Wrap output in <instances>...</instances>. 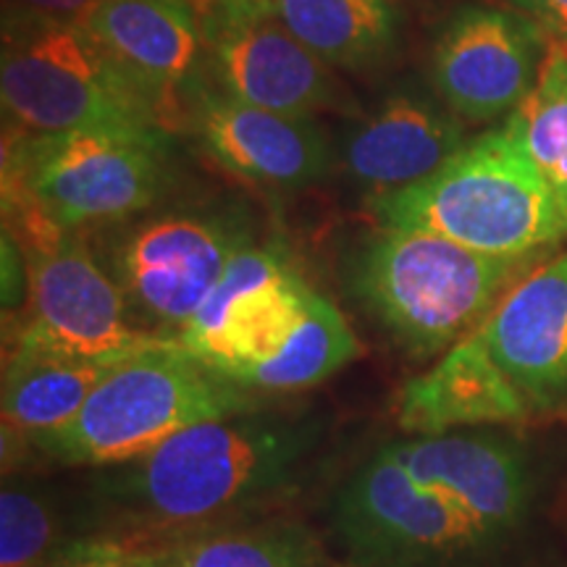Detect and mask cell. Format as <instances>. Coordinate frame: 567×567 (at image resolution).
Instances as JSON below:
<instances>
[{
  "mask_svg": "<svg viewBox=\"0 0 567 567\" xmlns=\"http://www.w3.org/2000/svg\"><path fill=\"white\" fill-rule=\"evenodd\" d=\"M250 413L189 425L105 478V492L161 526H200L281 494L313 452L316 431Z\"/></svg>",
  "mask_w": 567,
  "mask_h": 567,
  "instance_id": "obj_1",
  "label": "cell"
},
{
  "mask_svg": "<svg viewBox=\"0 0 567 567\" xmlns=\"http://www.w3.org/2000/svg\"><path fill=\"white\" fill-rule=\"evenodd\" d=\"M549 45L547 32L526 13L460 6L431 48V87L463 122H499L534 92Z\"/></svg>",
  "mask_w": 567,
  "mask_h": 567,
  "instance_id": "obj_11",
  "label": "cell"
},
{
  "mask_svg": "<svg viewBox=\"0 0 567 567\" xmlns=\"http://www.w3.org/2000/svg\"><path fill=\"white\" fill-rule=\"evenodd\" d=\"M247 392L161 337L118 360L63 429L30 442L69 465H126L189 425L250 413Z\"/></svg>",
  "mask_w": 567,
  "mask_h": 567,
  "instance_id": "obj_6",
  "label": "cell"
},
{
  "mask_svg": "<svg viewBox=\"0 0 567 567\" xmlns=\"http://www.w3.org/2000/svg\"><path fill=\"white\" fill-rule=\"evenodd\" d=\"M116 363L13 344L3 371V431L38 439L63 429Z\"/></svg>",
  "mask_w": 567,
  "mask_h": 567,
  "instance_id": "obj_20",
  "label": "cell"
},
{
  "mask_svg": "<svg viewBox=\"0 0 567 567\" xmlns=\"http://www.w3.org/2000/svg\"><path fill=\"white\" fill-rule=\"evenodd\" d=\"M368 205L381 226L439 234L492 258H536L567 239V208L505 126L473 137L415 187Z\"/></svg>",
  "mask_w": 567,
  "mask_h": 567,
  "instance_id": "obj_4",
  "label": "cell"
},
{
  "mask_svg": "<svg viewBox=\"0 0 567 567\" xmlns=\"http://www.w3.org/2000/svg\"><path fill=\"white\" fill-rule=\"evenodd\" d=\"M360 354V342L329 297L313 295L308 316L281 354L243 379L245 389L297 392L321 384Z\"/></svg>",
  "mask_w": 567,
  "mask_h": 567,
  "instance_id": "obj_21",
  "label": "cell"
},
{
  "mask_svg": "<svg viewBox=\"0 0 567 567\" xmlns=\"http://www.w3.org/2000/svg\"><path fill=\"white\" fill-rule=\"evenodd\" d=\"M337 528L365 563H413L478 542V530L410 476L386 446L354 473L337 499Z\"/></svg>",
  "mask_w": 567,
  "mask_h": 567,
  "instance_id": "obj_13",
  "label": "cell"
},
{
  "mask_svg": "<svg viewBox=\"0 0 567 567\" xmlns=\"http://www.w3.org/2000/svg\"><path fill=\"white\" fill-rule=\"evenodd\" d=\"M313 295L281 245L252 243L229 260L176 342L224 379L243 384L247 373L281 354Z\"/></svg>",
  "mask_w": 567,
  "mask_h": 567,
  "instance_id": "obj_9",
  "label": "cell"
},
{
  "mask_svg": "<svg viewBox=\"0 0 567 567\" xmlns=\"http://www.w3.org/2000/svg\"><path fill=\"white\" fill-rule=\"evenodd\" d=\"M515 11L534 19L551 42L567 48V0H509Z\"/></svg>",
  "mask_w": 567,
  "mask_h": 567,
  "instance_id": "obj_27",
  "label": "cell"
},
{
  "mask_svg": "<svg viewBox=\"0 0 567 567\" xmlns=\"http://www.w3.org/2000/svg\"><path fill=\"white\" fill-rule=\"evenodd\" d=\"M534 258H492L421 229L381 226L358 252L352 289L417 358L452 350L484 326Z\"/></svg>",
  "mask_w": 567,
  "mask_h": 567,
  "instance_id": "obj_5",
  "label": "cell"
},
{
  "mask_svg": "<svg viewBox=\"0 0 567 567\" xmlns=\"http://www.w3.org/2000/svg\"><path fill=\"white\" fill-rule=\"evenodd\" d=\"M205 38V76L258 109L316 118L354 113L339 71L310 53L252 0H189Z\"/></svg>",
  "mask_w": 567,
  "mask_h": 567,
  "instance_id": "obj_10",
  "label": "cell"
},
{
  "mask_svg": "<svg viewBox=\"0 0 567 567\" xmlns=\"http://www.w3.org/2000/svg\"><path fill=\"white\" fill-rule=\"evenodd\" d=\"M478 334L530 408L563 402L567 396V252L520 276Z\"/></svg>",
  "mask_w": 567,
  "mask_h": 567,
  "instance_id": "obj_15",
  "label": "cell"
},
{
  "mask_svg": "<svg viewBox=\"0 0 567 567\" xmlns=\"http://www.w3.org/2000/svg\"><path fill=\"white\" fill-rule=\"evenodd\" d=\"M80 24L179 111L205 74L203 27L189 0H95Z\"/></svg>",
  "mask_w": 567,
  "mask_h": 567,
  "instance_id": "obj_17",
  "label": "cell"
},
{
  "mask_svg": "<svg viewBox=\"0 0 567 567\" xmlns=\"http://www.w3.org/2000/svg\"><path fill=\"white\" fill-rule=\"evenodd\" d=\"M326 66L365 74L392 59L400 17L392 0H252Z\"/></svg>",
  "mask_w": 567,
  "mask_h": 567,
  "instance_id": "obj_19",
  "label": "cell"
},
{
  "mask_svg": "<svg viewBox=\"0 0 567 567\" xmlns=\"http://www.w3.org/2000/svg\"><path fill=\"white\" fill-rule=\"evenodd\" d=\"M467 142L465 122L436 90L410 82L347 126L337 161L360 189L381 197L434 176Z\"/></svg>",
  "mask_w": 567,
  "mask_h": 567,
  "instance_id": "obj_14",
  "label": "cell"
},
{
  "mask_svg": "<svg viewBox=\"0 0 567 567\" xmlns=\"http://www.w3.org/2000/svg\"><path fill=\"white\" fill-rule=\"evenodd\" d=\"M95 0H3V13L53 21H80Z\"/></svg>",
  "mask_w": 567,
  "mask_h": 567,
  "instance_id": "obj_26",
  "label": "cell"
},
{
  "mask_svg": "<svg viewBox=\"0 0 567 567\" xmlns=\"http://www.w3.org/2000/svg\"><path fill=\"white\" fill-rule=\"evenodd\" d=\"M111 229L118 231L109 245V271L132 316L174 334L195 316L234 255L255 243L245 205L224 200L147 210Z\"/></svg>",
  "mask_w": 567,
  "mask_h": 567,
  "instance_id": "obj_7",
  "label": "cell"
},
{
  "mask_svg": "<svg viewBox=\"0 0 567 567\" xmlns=\"http://www.w3.org/2000/svg\"><path fill=\"white\" fill-rule=\"evenodd\" d=\"M172 567H323V557L305 526L266 523L174 544Z\"/></svg>",
  "mask_w": 567,
  "mask_h": 567,
  "instance_id": "obj_23",
  "label": "cell"
},
{
  "mask_svg": "<svg viewBox=\"0 0 567 567\" xmlns=\"http://www.w3.org/2000/svg\"><path fill=\"white\" fill-rule=\"evenodd\" d=\"M520 151L567 208V48L551 42L536 87L505 118Z\"/></svg>",
  "mask_w": 567,
  "mask_h": 567,
  "instance_id": "obj_22",
  "label": "cell"
},
{
  "mask_svg": "<svg viewBox=\"0 0 567 567\" xmlns=\"http://www.w3.org/2000/svg\"><path fill=\"white\" fill-rule=\"evenodd\" d=\"M184 126L224 172L271 189L321 182L337 153L316 118L258 109L200 76L182 97Z\"/></svg>",
  "mask_w": 567,
  "mask_h": 567,
  "instance_id": "obj_12",
  "label": "cell"
},
{
  "mask_svg": "<svg viewBox=\"0 0 567 567\" xmlns=\"http://www.w3.org/2000/svg\"><path fill=\"white\" fill-rule=\"evenodd\" d=\"M174 184V134L11 130L6 137V216H34L61 231L132 221L166 200Z\"/></svg>",
  "mask_w": 567,
  "mask_h": 567,
  "instance_id": "obj_2",
  "label": "cell"
},
{
  "mask_svg": "<svg viewBox=\"0 0 567 567\" xmlns=\"http://www.w3.org/2000/svg\"><path fill=\"white\" fill-rule=\"evenodd\" d=\"M417 484L457 507L478 536L515 526L526 509V465L509 444L484 434H436L394 444Z\"/></svg>",
  "mask_w": 567,
  "mask_h": 567,
  "instance_id": "obj_16",
  "label": "cell"
},
{
  "mask_svg": "<svg viewBox=\"0 0 567 567\" xmlns=\"http://www.w3.org/2000/svg\"><path fill=\"white\" fill-rule=\"evenodd\" d=\"M0 101L19 132L174 134L182 111L147 87L80 21L3 13Z\"/></svg>",
  "mask_w": 567,
  "mask_h": 567,
  "instance_id": "obj_3",
  "label": "cell"
},
{
  "mask_svg": "<svg viewBox=\"0 0 567 567\" xmlns=\"http://www.w3.org/2000/svg\"><path fill=\"white\" fill-rule=\"evenodd\" d=\"M9 231L27 255L30 281V318L13 344L116 363L161 339L137 329L122 287L82 231H61L40 218H19Z\"/></svg>",
  "mask_w": 567,
  "mask_h": 567,
  "instance_id": "obj_8",
  "label": "cell"
},
{
  "mask_svg": "<svg viewBox=\"0 0 567 567\" xmlns=\"http://www.w3.org/2000/svg\"><path fill=\"white\" fill-rule=\"evenodd\" d=\"M174 547H130V544H92L53 567H172Z\"/></svg>",
  "mask_w": 567,
  "mask_h": 567,
  "instance_id": "obj_25",
  "label": "cell"
},
{
  "mask_svg": "<svg viewBox=\"0 0 567 567\" xmlns=\"http://www.w3.org/2000/svg\"><path fill=\"white\" fill-rule=\"evenodd\" d=\"M59 520L38 488L6 481L0 494V567H42L51 557Z\"/></svg>",
  "mask_w": 567,
  "mask_h": 567,
  "instance_id": "obj_24",
  "label": "cell"
},
{
  "mask_svg": "<svg viewBox=\"0 0 567 567\" xmlns=\"http://www.w3.org/2000/svg\"><path fill=\"white\" fill-rule=\"evenodd\" d=\"M530 410L476 331L402 389L396 413L410 434L436 436L460 425L515 423L528 417Z\"/></svg>",
  "mask_w": 567,
  "mask_h": 567,
  "instance_id": "obj_18",
  "label": "cell"
}]
</instances>
